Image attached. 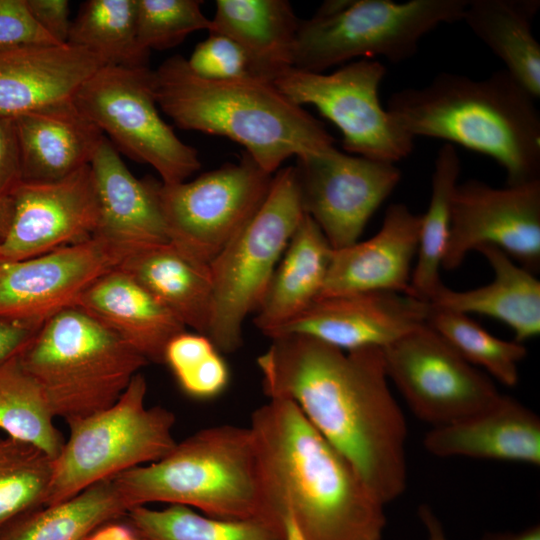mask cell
I'll use <instances>...</instances> for the list:
<instances>
[{
    "label": "cell",
    "mask_w": 540,
    "mask_h": 540,
    "mask_svg": "<svg viewBox=\"0 0 540 540\" xmlns=\"http://www.w3.org/2000/svg\"><path fill=\"white\" fill-rule=\"evenodd\" d=\"M258 357L264 393L294 402L384 504L407 486V425L383 350L344 351L305 335L271 339Z\"/></svg>",
    "instance_id": "6da1fadb"
},
{
    "label": "cell",
    "mask_w": 540,
    "mask_h": 540,
    "mask_svg": "<svg viewBox=\"0 0 540 540\" xmlns=\"http://www.w3.org/2000/svg\"><path fill=\"white\" fill-rule=\"evenodd\" d=\"M249 428L268 496L304 540H382L385 505L294 402L269 398Z\"/></svg>",
    "instance_id": "7a4b0ae2"
},
{
    "label": "cell",
    "mask_w": 540,
    "mask_h": 540,
    "mask_svg": "<svg viewBox=\"0 0 540 540\" xmlns=\"http://www.w3.org/2000/svg\"><path fill=\"white\" fill-rule=\"evenodd\" d=\"M158 107L182 129L229 138L267 173L290 157L334 146L323 124L291 101L274 82L255 76L210 80L180 55L153 70Z\"/></svg>",
    "instance_id": "3957f363"
},
{
    "label": "cell",
    "mask_w": 540,
    "mask_h": 540,
    "mask_svg": "<svg viewBox=\"0 0 540 540\" xmlns=\"http://www.w3.org/2000/svg\"><path fill=\"white\" fill-rule=\"evenodd\" d=\"M535 100L505 69L480 80L442 72L423 87L392 93L386 109L414 139H441L489 156L508 185H517L540 175Z\"/></svg>",
    "instance_id": "277c9868"
},
{
    "label": "cell",
    "mask_w": 540,
    "mask_h": 540,
    "mask_svg": "<svg viewBox=\"0 0 540 540\" xmlns=\"http://www.w3.org/2000/svg\"><path fill=\"white\" fill-rule=\"evenodd\" d=\"M113 478L129 510L166 503L217 518L284 522L268 496L249 426L199 430L160 460Z\"/></svg>",
    "instance_id": "5b68a950"
},
{
    "label": "cell",
    "mask_w": 540,
    "mask_h": 540,
    "mask_svg": "<svg viewBox=\"0 0 540 540\" xmlns=\"http://www.w3.org/2000/svg\"><path fill=\"white\" fill-rule=\"evenodd\" d=\"M19 357L53 416L66 422L111 407L149 363L78 307L45 321Z\"/></svg>",
    "instance_id": "8992f818"
},
{
    "label": "cell",
    "mask_w": 540,
    "mask_h": 540,
    "mask_svg": "<svg viewBox=\"0 0 540 540\" xmlns=\"http://www.w3.org/2000/svg\"><path fill=\"white\" fill-rule=\"evenodd\" d=\"M468 0L327 1L299 22L293 67L322 73L358 57L412 58L421 39L442 24L462 20Z\"/></svg>",
    "instance_id": "52a82bcc"
},
{
    "label": "cell",
    "mask_w": 540,
    "mask_h": 540,
    "mask_svg": "<svg viewBox=\"0 0 540 540\" xmlns=\"http://www.w3.org/2000/svg\"><path fill=\"white\" fill-rule=\"evenodd\" d=\"M146 394L147 382L139 372L111 407L66 422L70 434L54 459L45 506L156 462L174 448V413L161 406L147 407Z\"/></svg>",
    "instance_id": "ba28073f"
},
{
    "label": "cell",
    "mask_w": 540,
    "mask_h": 540,
    "mask_svg": "<svg viewBox=\"0 0 540 540\" xmlns=\"http://www.w3.org/2000/svg\"><path fill=\"white\" fill-rule=\"evenodd\" d=\"M304 214L295 167L279 169L258 211L209 264L212 311L207 336L219 352L241 346L243 322L261 305Z\"/></svg>",
    "instance_id": "9c48e42d"
},
{
    "label": "cell",
    "mask_w": 540,
    "mask_h": 540,
    "mask_svg": "<svg viewBox=\"0 0 540 540\" xmlns=\"http://www.w3.org/2000/svg\"><path fill=\"white\" fill-rule=\"evenodd\" d=\"M117 150L153 167L164 184H176L200 169L198 151L184 143L158 112L153 70L103 66L72 98Z\"/></svg>",
    "instance_id": "30bf717a"
},
{
    "label": "cell",
    "mask_w": 540,
    "mask_h": 540,
    "mask_svg": "<svg viewBox=\"0 0 540 540\" xmlns=\"http://www.w3.org/2000/svg\"><path fill=\"white\" fill-rule=\"evenodd\" d=\"M272 177L244 152L238 162L192 181L159 182L157 196L170 243L193 262L209 267L258 211Z\"/></svg>",
    "instance_id": "8fae6325"
},
{
    "label": "cell",
    "mask_w": 540,
    "mask_h": 540,
    "mask_svg": "<svg viewBox=\"0 0 540 540\" xmlns=\"http://www.w3.org/2000/svg\"><path fill=\"white\" fill-rule=\"evenodd\" d=\"M385 75L381 62L363 59L330 74L292 67L273 82L291 101L314 106L335 124L349 154L395 164L411 154L414 138L381 105Z\"/></svg>",
    "instance_id": "7c38bea8"
},
{
    "label": "cell",
    "mask_w": 540,
    "mask_h": 540,
    "mask_svg": "<svg viewBox=\"0 0 540 540\" xmlns=\"http://www.w3.org/2000/svg\"><path fill=\"white\" fill-rule=\"evenodd\" d=\"M382 350L389 381L414 415L433 427L482 412L502 395L428 324Z\"/></svg>",
    "instance_id": "4fadbf2b"
},
{
    "label": "cell",
    "mask_w": 540,
    "mask_h": 540,
    "mask_svg": "<svg viewBox=\"0 0 540 540\" xmlns=\"http://www.w3.org/2000/svg\"><path fill=\"white\" fill-rule=\"evenodd\" d=\"M294 167L303 210L333 249L358 241L401 179L394 163L346 154L335 146L297 158Z\"/></svg>",
    "instance_id": "5bb4252c"
},
{
    "label": "cell",
    "mask_w": 540,
    "mask_h": 540,
    "mask_svg": "<svg viewBox=\"0 0 540 540\" xmlns=\"http://www.w3.org/2000/svg\"><path fill=\"white\" fill-rule=\"evenodd\" d=\"M482 245L501 249L532 273L539 270L540 179L503 188L476 179L456 186L442 268L457 269Z\"/></svg>",
    "instance_id": "9a60e30c"
},
{
    "label": "cell",
    "mask_w": 540,
    "mask_h": 540,
    "mask_svg": "<svg viewBox=\"0 0 540 540\" xmlns=\"http://www.w3.org/2000/svg\"><path fill=\"white\" fill-rule=\"evenodd\" d=\"M126 254L92 236L32 258L0 262V318L40 328Z\"/></svg>",
    "instance_id": "2e32d148"
},
{
    "label": "cell",
    "mask_w": 540,
    "mask_h": 540,
    "mask_svg": "<svg viewBox=\"0 0 540 540\" xmlns=\"http://www.w3.org/2000/svg\"><path fill=\"white\" fill-rule=\"evenodd\" d=\"M8 199L0 262L45 254L87 240L96 231L99 209L90 165L53 182L22 181Z\"/></svg>",
    "instance_id": "e0dca14e"
},
{
    "label": "cell",
    "mask_w": 540,
    "mask_h": 540,
    "mask_svg": "<svg viewBox=\"0 0 540 540\" xmlns=\"http://www.w3.org/2000/svg\"><path fill=\"white\" fill-rule=\"evenodd\" d=\"M429 302L393 291L319 297L269 338L305 335L344 351L384 349L426 325Z\"/></svg>",
    "instance_id": "ac0fdd59"
},
{
    "label": "cell",
    "mask_w": 540,
    "mask_h": 540,
    "mask_svg": "<svg viewBox=\"0 0 540 540\" xmlns=\"http://www.w3.org/2000/svg\"><path fill=\"white\" fill-rule=\"evenodd\" d=\"M421 215L391 204L379 231L368 240L333 249L320 297L371 291L412 295V263L417 255Z\"/></svg>",
    "instance_id": "d6986e66"
},
{
    "label": "cell",
    "mask_w": 540,
    "mask_h": 540,
    "mask_svg": "<svg viewBox=\"0 0 540 540\" xmlns=\"http://www.w3.org/2000/svg\"><path fill=\"white\" fill-rule=\"evenodd\" d=\"M90 167L99 209L93 236L126 255L146 246L170 243L157 196L158 181L136 178L106 136Z\"/></svg>",
    "instance_id": "ffe728a7"
},
{
    "label": "cell",
    "mask_w": 540,
    "mask_h": 540,
    "mask_svg": "<svg viewBox=\"0 0 540 540\" xmlns=\"http://www.w3.org/2000/svg\"><path fill=\"white\" fill-rule=\"evenodd\" d=\"M102 61L70 44L0 50V114L14 118L72 100Z\"/></svg>",
    "instance_id": "44dd1931"
},
{
    "label": "cell",
    "mask_w": 540,
    "mask_h": 540,
    "mask_svg": "<svg viewBox=\"0 0 540 540\" xmlns=\"http://www.w3.org/2000/svg\"><path fill=\"white\" fill-rule=\"evenodd\" d=\"M423 444L441 458L467 457L540 465V419L516 399L501 395L488 409L432 427Z\"/></svg>",
    "instance_id": "7402d4cb"
},
{
    "label": "cell",
    "mask_w": 540,
    "mask_h": 540,
    "mask_svg": "<svg viewBox=\"0 0 540 540\" xmlns=\"http://www.w3.org/2000/svg\"><path fill=\"white\" fill-rule=\"evenodd\" d=\"M76 307L149 362L164 363L168 342L186 328L133 277L116 267L97 278L81 294Z\"/></svg>",
    "instance_id": "603a6c76"
},
{
    "label": "cell",
    "mask_w": 540,
    "mask_h": 540,
    "mask_svg": "<svg viewBox=\"0 0 540 540\" xmlns=\"http://www.w3.org/2000/svg\"><path fill=\"white\" fill-rule=\"evenodd\" d=\"M13 119L26 182L57 181L90 165L105 137L72 100Z\"/></svg>",
    "instance_id": "cb8c5ba5"
},
{
    "label": "cell",
    "mask_w": 540,
    "mask_h": 540,
    "mask_svg": "<svg viewBox=\"0 0 540 540\" xmlns=\"http://www.w3.org/2000/svg\"><path fill=\"white\" fill-rule=\"evenodd\" d=\"M476 251L490 264L493 280L465 291L443 284L429 303L436 308L497 319L511 328L515 341L520 343L539 335L540 282L534 273L495 246L482 245Z\"/></svg>",
    "instance_id": "d4e9b609"
},
{
    "label": "cell",
    "mask_w": 540,
    "mask_h": 540,
    "mask_svg": "<svg viewBox=\"0 0 540 540\" xmlns=\"http://www.w3.org/2000/svg\"><path fill=\"white\" fill-rule=\"evenodd\" d=\"M332 253L321 229L305 213L257 310L254 322L264 335L270 337L320 297Z\"/></svg>",
    "instance_id": "484cf974"
},
{
    "label": "cell",
    "mask_w": 540,
    "mask_h": 540,
    "mask_svg": "<svg viewBox=\"0 0 540 540\" xmlns=\"http://www.w3.org/2000/svg\"><path fill=\"white\" fill-rule=\"evenodd\" d=\"M299 22L286 0H217L208 33L235 41L253 76L273 82L293 67Z\"/></svg>",
    "instance_id": "4316f807"
},
{
    "label": "cell",
    "mask_w": 540,
    "mask_h": 540,
    "mask_svg": "<svg viewBox=\"0 0 540 540\" xmlns=\"http://www.w3.org/2000/svg\"><path fill=\"white\" fill-rule=\"evenodd\" d=\"M116 268L133 277L185 327L207 336L212 311L209 267L168 243L136 249Z\"/></svg>",
    "instance_id": "83f0119b"
},
{
    "label": "cell",
    "mask_w": 540,
    "mask_h": 540,
    "mask_svg": "<svg viewBox=\"0 0 540 540\" xmlns=\"http://www.w3.org/2000/svg\"><path fill=\"white\" fill-rule=\"evenodd\" d=\"M539 1L468 0L462 20L534 98L540 97V44L532 32Z\"/></svg>",
    "instance_id": "f1b7e54d"
},
{
    "label": "cell",
    "mask_w": 540,
    "mask_h": 540,
    "mask_svg": "<svg viewBox=\"0 0 540 540\" xmlns=\"http://www.w3.org/2000/svg\"><path fill=\"white\" fill-rule=\"evenodd\" d=\"M128 510L112 477L65 501L22 515L0 531V540H88Z\"/></svg>",
    "instance_id": "f546056e"
},
{
    "label": "cell",
    "mask_w": 540,
    "mask_h": 540,
    "mask_svg": "<svg viewBox=\"0 0 540 540\" xmlns=\"http://www.w3.org/2000/svg\"><path fill=\"white\" fill-rule=\"evenodd\" d=\"M460 164L455 146L443 144L434 163L429 205L421 215L417 261L410 282L412 295L427 302L443 285L440 269L450 235L451 203Z\"/></svg>",
    "instance_id": "4dcf8cb0"
},
{
    "label": "cell",
    "mask_w": 540,
    "mask_h": 540,
    "mask_svg": "<svg viewBox=\"0 0 540 540\" xmlns=\"http://www.w3.org/2000/svg\"><path fill=\"white\" fill-rule=\"evenodd\" d=\"M124 519L144 540H284L285 531L284 522L211 517L183 505L137 506Z\"/></svg>",
    "instance_id": "1f68e13d"
},
{
    "label": "cell",
    "mask_w": 540,
    "mask_h": 540,
    "mask_svg": "<svg viewBox=\"0 0 540 540\" xmlns=\"http://www.w3.org/2000/svg\"><path fill=\"white\" fill-rule=\"evenodd\" d=\"M137 0H88L72 20L67 44L96 55L104 66L149 67L138 44Z\"/></svg>",
    "instance_id": "d6a6232c"
},
{
    "label": "cell",
    "mask_w": 540,
    "mask_h": 540,
    "mask_svg": "<svg viewBox=\"0 0 540 540\" xmlns=\"http://www.w3.org/2000/svg\"><path fill=\"white\" fill-rule=\"evenodd\" d=\"M34 378L19 353L0 364V431L30 443L55 459L64 446L63 435Z\"/></svg>",
    "instance_id": "836d02e7"
},
{
    "label": "cell",
    "mask_w": 540,
    "mask_h": 540,
    "mask_svg": "<svg viewBox=\"0 0 540 540\" xmlns=\"http://www.w3.org/2000/svg\"><path fill=\"white\" fill-rule=\"evenodd\" d=\"M427 324L473 366L483 368L503 385L518 383V367L527 354L522 343L492 335L466 314L432 305Z\"/></svg>",
    "instance_id": "e575fe53"
},
{
    "label": "cell",
    "mask_w": 540,
    "mask_h": 540,
    "mask_svg": "<svg viewBox=\"0 0 540 540\" xmlns=\"http://www.w3.org/2000/svg\"><path fill=\"white\" fill-rule=\"evenodd\" d=\"M54 459L38 447L0 438V531L22 515L45 506Z\"/></svg>",
    "instance_id": "d590c367"
},
{
    "label": "cell",
    "mask_w": 540,
    "mask_h": 540,
    "mask_svg": "<svg viewBox=\"0 0 540 540\" xmlns=\"http://www.w3.org/2000/svg\"><path fill=\"white\" fill-rule=\"evenodd\" d=\"M164 363L181 389L196 399L220 395L229 383V369L208 336L186 331L173 337L164 352Z\"/></svg>",
    "instance_id": "8d00e7d4"
},
{
    "label": "cell",
    "mask_w": 540,
    "mask_h": 540,
    "mask_svg": "<svg viewBox=\"0 0 540 540\" xmlns=\"http://www.w3.org/2000/svg\"><path fill=\"white\" fill-rule=\"evenodd\" d=\"M198 0H137L136 33L139 46L165 50L177 46L189 34L209 30L211 19Z\"/></svg>",
    "instance_id": "74e56055"
},
{
    "label": "cell",
    "mask_w": 540,
    "mask_h": 540,
    "mask_svg": "<svg viewBox=\"0 0 540 540\" xmlns=\"http://www.w3.org/2000/svg\"><path fill=\"white\" fill-rule=\"evenodd\" d=\"M187 64L196 75L210 80L253 76L244 50L229 37L216 33H209L196 45Z\"/></svg>",
    "instance_id": "f35d334b"
},
{
    "label": "cell",
    "mask_w": 540,
    "mask_h": 540,
    "mask_svg": "<svg viewBox=\"0 0 540 540\" xmlns=\"http://www.w3.org/2000/svg\"><path fill=\"white\" fill-rule=\"evenodd\" d=\"M59 45L32 16L26 0H0V50Z\"/></svg>",
    "instance_id": "ab89813d"
},
{
    "label": "cell",
    "mask_w": 540,
    "mask_h": 540,
    "mask_svg": "<svg viewBox=\"0 0 540 540\" xmlns=\"http://www.w3.org/2000/svg\"><path fill=\"white\" fill-rule=\"evenodd\" d=\"M22 182L20 147L14 119L0 114V201Z\"/></svg>",
    "instance_id": "60d3db41"
},
{
    "label": "cell",
    "mask_w": 540,
    "mask_h": 540,
    "mask_svg": "<svg viewBox=\"0 0 540 540\" xmlns=\"http://www.w3.org/2000/svg\"><path fill=\"white\" fill-rule=\"evenodd\" d=\"M40 27L59 44H67L72 24L67 0H26Z\"/></svg>",
    "instance_id": "b9f144b4"
},
{
    "label": "cell",
    "mask_w": 540,
    "mask_h": 540,
    "mask_svg": "<svg viewBox=\"0 0 540 540\" xmlns=\"http://www.w3.org/2000/svg\"><path fill=\"white\" fill-rule=\"evenodd\" d=\"M39 328L0 318V364L20 353Z\"/></svg>",
    "instance_id": "7bdbcfd3"
},
{
    "label": "cell",
    "mask_w": 540,
    "mask_h": 540,
    "mask_svg": "<svg viewBox=\"0 0 540 540\" xmlns=\"http://www.w3.org/2000/svg\"><path fill=\"white\" fill-rule=\"evenodd\" d=\"M88 540H144L123 518L105 524Z\"/></svg>",
    "instance_id": "ee69618b"
},
{
    "label": "cell",
    "mask_w": 540,
    "mask_h": 540,
    "mask_svg": "<svg viewBox=\"0 0 540 540\" xmlns=\"http://www.w3.org/2000/svg\"><path fill=\"white\" fill-rule=\"evenodd\" d=\"M417 513L426 531L427 540H449L440 519L430 506L422 504Z\"/></svg>",
    "instance_id": "f6af8a7d"
},
{
    "label": "cell",
    "mask_w": 540,
    "mask_h": 540,
    "mask_svg": "<svg viewBox=\"0 0 540 540\" xmlns=\"http://www.w3.org/2000/svg\"><path fill=\"white\" fill-rule=\"evenodd\" d=\"M481 540H540V526L535 524L516 532H487L481 537Z\"/></svg>",
    "instance_id": "bcb514c9"
},
{
    "label": "cell",
    "mask_w": 540,
    "mask_h": 540,
    "mask_svg": "<svg viewBox=\"0 0 540 540\" xmlns=\"http://www.w3.org/2000/svg\"><path fill=\"white\" fill-rule=\"evenodd\" d=\"M283 519L285 527L284 540H304L287 514H283Z\"/></svg>",
    "instance_id": "7dc6e473"
},
{
    "label": "cell",
    "mask_w": 540,
    "mask_h": 540,
    "mask_svg": "<svg viewBox=\"0 0 540 540\" xmlns=\"http://www.w3.org/2000/svg\"><path fill=\"white\" fill-rule=\"evenodd\" d=\"M10 216V204L9 199L6 201H0V238L6 230Z\"/></svg>",
    "instance_id": "c3c4849f"
}]
</instances>
